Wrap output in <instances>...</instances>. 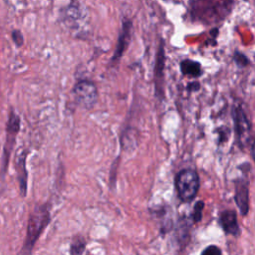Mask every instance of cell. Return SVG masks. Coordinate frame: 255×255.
<instances>
[{"label":"cell","mask_w":255,"mask_h":255,"mask_svg":"<svg viewBox=\"0 0 255 255\" xmlns=\"http://www.w3.org/2000/svg\"><path fill=\"white\" fill-rule=\"evenodd\" d=\"M234 0H191L190 17L204 25L224 20L231 12Z\"/></svg>","instance_id":"obj_1"},{"label":"cell","mask_w":255,"mask_h":255,"mask_svg":"<svg viewBox=\"0 0 255 255\" xmlns=\"http://www.w3.org/2000/svg\"><path fill=\"white\" fill-rule=\"evenodd\" d=\"M49 222V212L45 206H39L30 215L27 227V236L24 243L23 251L29 253L42 230Z\"/></svg>","instance_id":"obj_2"},{"label":"cell","mask_w":255,"mask_h":255,"mask_svg":"<svg viewBox=\"0 0 255 255\" xmlns=\"http://www.w3.org/2000/svg\"><path fill=\"white\" fill-rule=\"evenodd\" d=\"M175 187L179 198L182 201L192 200L199 188V178L197 173L192 169L180 171L175 179Z\"/></svg>","instance_id":"obj_3"},{"label":"cell","mask_w":255,"mask_h":255,"mask_svg":"<svg viewBox=\"0 0 255 255\" xmlns=\"http://www.w3.org/2000/svg\"><path fill=\"white\" fill-rule=\"evenodd\" d=\"M76 103L84 108L91 109L98 100V90L95 84L90 80H80L73 90Z\"/></svg>","instance_id":"obj_4"},{"label":"cell","mask_w":255,"mask_h":255,"mask_svg":"<svg viewBox=\"0 0 255 255\" xmlns=\"http://www.w3.org/2000/svg\"><path fill=\"white\" fill-rule=\"evenodd\" d=\"M131 28H132V24L131 21L128 19H124L123 20V24H122V28L118 37V42L116 45V49H115V53L113 55L112 58V62L117 63L124 55V53L126 52L129 42H130V37H131Z\"/></svg>","instance_id":"obj_5"},{"label":"cell","mask_w":255,"mask_h":255,"mask_svg":"<svg viewBox=\"0 0 255 255\" xmlns=\"http://www.w3.org/2000/svg\"><path fill=\"white\" fill-rule=\"evenodd\" d=\"M63 15V21L70 29H79V21L84 19L85 13L83 8L77 1H72L65 9Z\"/></svg>","instance_id":"obj_6"},{"label":"cell","mask_w":255,"mask_h":255,"mask_svg":"<svg viewBox=\"0 0 255 255\" xmlns=\"http://www.w3.org/2000/svg\"><path fill=\"white\" fill-rule=\"evenodd\" d=\"M235 200L242 215L247 214L249 209L248 196V181L243 178H238L235 181Z\"/></svg>","instance_id":"obj_7"},{"label":"cell","mask_w":255,"mask_h":255,"mask_svg":"<svg viewBox=\"0 0 255 255\" xmlns=\"http://www.w3.org/2000/svg\"><path fill=\"white\" fill-rule=\"evenodd\" d=\"M220 223L227 234L238 236L240 234L236 213L233 210H225L220 215Z\"/></svg>","instance_id":"obj_8"},{"label":"cell","mask_w":255,"mask_h":255,"mask_svg":"<svg viewBox=\"0 0 255 255\" xmlns=\"http://www.w3.org/2000/svg\"><path fill=\"white\" fill-rule=\"evenodd\" d=\"M234 121H235V127L236 131L239 136V138H242L246 136L250 131V126L248 123V120L245 116V113L240 107H237L234 110Z\"/></svg>","instance_id":"obj_9"},{"label":"cell","mask_w":255,"mask_h":255,"mask_svg":"<svg viewBox=\"0 0 255 255\" xmlns=\"http://www.w3.org/2000/svg\"><path fill=\"white\" fill-rule=\"evenodd\" d=\"M180 70L181 73L185 76L189 77H199L202 73L201 71V65L198 62L191 61V60H184L180 63Z\"/></svg>","instance_id":"obj_10"},{"label":"cell","mask_w":255,"mask_h":255,"mask_svg":"<svg viewBox=\"0 0 255 255\" xmlns=\"http://www.w3.org/2000/svg\"><path fill=\"white\" fill-rule=\"evenodd\" d=\"M203 202L202 201H198L196 202L195 206H194V211L192 213V218L195 222L199 221L201 219V216H202V210H203Z\"/></svg>","instance_id":"obj_11"},{"label":"cell","mask_w":255,"mask_h":255,"mask_svg":"<svg viewBox=\"0 0 255 255\" xmlns=\"http://www.w3.org/2000/svg\"><path fill=\"white\" fill-rule=\"evenodd\" d=\"M201 255H222V253L219 247L215 245H209L202 251Z\"/></svg>","instance_id":"obj_12"},{"label":"cell","mask_w":255,"mask_h":255,"mask_svg":"<svg viewBox=\"0 0 255 255\" xmlns=\"http://www.w3.org/2000/svg\"><path fill=\"white\" fill-rule=\"evenodd\" d=\"M12 39H13L14 43H15L18 47L22 46L24 39H23V35H22L21 31H19V30H14V31L12 32Z\"/></svg>","instance_id":"obj_13"},{"label":"cell","mask_w":255,"mask_h":255,"mask_svg":"<svg viewBox=\"0 0 255 255\" xmlns=\"http://www.w3.org/2000/svg\"><path fill=\"white\" fill-rule=\"evenodd\" d=\"M84 242H75L72 246V255H80L84 249L85 244H83Z\"/></svg>","instance_id":"obj_14"},{"label":"cell","mask_w":255,"mask_h":255,"mask_svg":"<svg viewBox=\"0 0 255 255\" xmlns=\"http://www.w3.org/2000/svg\"><path fill=\"white\" fill-rule=\"evenodd\" d=\"M252 155H253V158L255 160V140H254L253 145H252Z\"/></svg>","instance_id":"obj_15"}]
</instances>
